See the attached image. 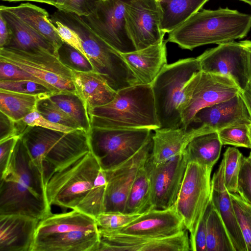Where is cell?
Masks as SVG:
<instances>
[{
    "label": "cell",
    "mask_w": 251,
    "mask_h": 251,
    "mask_svg": "<svg viewBox=\"0 0 251 251\" xmlns=\"http://www.w3.org/2000/svg\"><path fill=\"white\" fill-rule=\"evenodd\" d=\"M100 169L89 151L55 172L45 187L49 204L75 209L93 186Z\"/></svg>",
    "instance_id": "5"
},
{
    "label": "cell",
    "mask_w": 251,
    "mask_h": 251,
    "mask_svg": "<svg viewBox=\"0 0 251 251\" xmlns=\"http://www.w3.org/2000/svg\"><path fill=\"white\" fill-rule=\"evenodd\" d=\"M1 6L48 40L57 53L64 42L54 29L49 14L45 9L30 3H21L16 6Z\"/></svg>",
    "instance_id": "28"
},
{
    "label": "cell",
    "mask_w": 251,
    "mask_h": 251,
    "mask_svg": "<svg viewBox=\"0 0 251 251\" xmlns=\"http://www.w3.org/2000/svg\"><path fill=\"white\" fill-rule=\"evenodd\" d=\"M151 130L91 128L90 151L104 171L114 169L133 156L152 135Z\"/></svg>",
    "instance_id": "6"
},
{
    "label": "cell",
    "mask_w": 251,
    "mask_h": 251,
    "mask_svg": "<svg viewBox=\"0 0 251 251\" xmlns=\"http://www.w3.org/2000/svg\"><path fill=\"white\" fill-rule=\"evenodd\" d=\"M97 230H98V227L95 218L72 209L68 212L51 213L41 220L37 227L35 237L74 231Z\"/></svg>",
    "instance_id": "27"
},
{
    "label": "cell",
    "mask_w": 251,
    "mask_h": 251,
    "mask_svg": "<svg viewBox=\"0 0 251 251\" xmlns=\"http://www.w3.org/2000/svg\"><path fill=\"white\" fill-rule=\"evenodd\" d=\"M21 136H14L0 141V176L5 172L12 152L18 139Z\"/></svg>",
    "instance_id": "50"
},
{
    "label": "cell",
    "mask_w": 251,
    "mask_h": 251,
    "mask_svg": "<svg viewBox=\"0 0 251 251\" xmlns=\"http://www.w3.org/2000/svg\"><path fill=\"white\" fill-rule=\"evenodd\" d=\"M37 110L48 120L74 128H80L78 124L48 97L39 100Z\"/></svg>",
    "instance_id": "39"
},
{
    "label": "cell",
    "mask_w": 251,
    "mask_h": 251,
    "mask_svg": "<svg viewBox=\"0 0 251 251\" xmlns=\"http://www.w3.org/2000/svg\"><path fill=\"white\" fill-rule=\"evenodd\" d=\"M200 71L197 57L166 65L151 84L160 128L181 127L180 106L185 86Z\"/></svg>",
    "instance_id": "4"
},
{
    "label": "cell",
    "mask_w": 251,
    "mask_h": 251,
    "mask_svg": "<svg viewBox=\"0 0 251 251\" xmlns=\"http://www.w3.org/2000/svg\"><path fill=\"white\" fill-rule=\"evenodd\" d=\"M206 251H235L225 224L214 206L207 222Z\"/></svg>",
    "instance_id": "33"
},
{
    "label": "cell",
    "mask_w": 251,
    "mask_h": 251,
    "mask_svg": "<svg viewBox=\"0 0 251 251\" xmlns=\"http://www.w3.org/2000/svg\"><path fill=\"white\" fill-rule=\"evenodd\" d=\"M141 214H131L123 212H104L95 218L98 228L113 230L125 226Z\"/></svg>",
    "instance_id": "41"
},
{
    "label": "cell",
    "mask_w": 251,
    "mask_h": 251,
    "mask_svg": "<svg viewBox=\"0 0 251 251\" xmlns=\"http://www.w3.org/2000/svg\"><path fill=\"white\" fill-rule=\"evenodd\" d=\"M243 154L236 148L228 147L223 155L224 180L229 193H237L238 179Z\"/></svg>",
    "instance_id": "36"
},
{
    "label": "cell",
    "mask_w": 251,
    "mask_h": 251,
    "mask_svg": "<svg viewBox=\"0 0 251 251\" xmlns=\"http://www.w3.org/2000/svg\"><path fill=\"white\" fill-rule=\"evenodd\" d=\"M11 38V31L3 17L0 15V48L4 47Z\"/></svg>",
    "instance_id": "51"
},
{
    "label": "cell",
    "mask_w": 251,
    "mask_h": 251,
    "mask_svg": "<svg viewBox=\"0 0 251 251\" xmlns=\"http://www.w3.org/2000/svg\"><path fill=\"white\" fill-rule=\"evenodd\" d=\"M99 0H65L62 10L87 16L96 9Z\"/></svg>",
    "instance_id": "49"
},
{
    "label": "cell",
    "mask_w": 251,
    "mask_h": 251,
    "mask_svg": "<svg viewBox=\"0 0 251 251\" xmlns=\"http://www.w3.org/2000/svg\"><path fill=\"white\" fill-rule=\"evenodd\" d=\"M193 123L208 133L232 126H249L251 116L240 93L228 100L201 109L194 116Z\"/></svg>",
    "instance_id": "18"
},
{
    "label": "cell",
    "mask_w": 251,
    "mask_h": 251,
    "mask_svg": "<svg viewBox=\"0 0 251 251\" xmlns=\"http://www.w3.org/2000/svg\"><path fill=\"white\" fill-rule=\"evenodd\" d=\"M157 1H158V2H160V1H163V0H156Z\"/></svg>",
    "instance_id": "59"
},
{
    "label": "cell",
    "mask_w": 251,
    "mask_h": 251,
    "mask_svg": "<svg viewBox=\"0 0 251 251\" xmlns=\"http://www.w3.org/2000/svg\"><path fill=\"white\" fill-rule=\"evenodd\" d=\"M152 134L130 158L114 169L104 171L107 181L104 212H124L126 201L134 179L151 152Z\"/></svg>",
    "instance_id": "14"
},
{
    "label": "cell",
    "mask_w": 251,
    "mask_h": 251,
    "mask_svg": "<svg viewBox=\"0 0 251 251\" xmlns=\"http://www.w3.org/2000/svg\"><path fill=\"white\" fill-rule=\"evenodd\" d=\"M44 3L53 5L58 10H62L65 0H44Z\"/></svg>",
    "instance_id": "54"
},
{
    "label": "cell",
    "mask_w": 251,
    "mask_h": 251,
    "mask_svg": "<svg viewBox=\"0 0 251 251\" xmlns=\"http://www.w3.org/2000/svg\"><path fill=\"white\" fill-rule=\"evenodd\" d=\"M127 32L136 50L164 39L161 29L162 12L156 0H129L125 5Z\"/></svg>",
    "instance_id": "12"
},
{
    "label": "cell",
    "mask_w": 251,
    "mask_h": 251,
    "mask_svg": "<svg viewBox=\"0 0 251 251\" xmlns=\"http://www.w3.org/2000/svg\"><path fill=\"white\" fill-rule=\"evenodd\" d=\"M167 42L163 39L141 50L121 53L139 84H151L167 64Z\"/></svg>",
    "instance_id": "21"
},
{
    "label": "cell",
    "mask_w": 251,
    "mask_h": 251,
    "mask_svg": "<svg viewBox=\"0 0 251 251\" xmlns=\"http://www.w3.org/2000/svg\"><path fill=\"white\" fill-rule=\"evenodd\" d=\"M249 157H250V158L251 159V152H250V155H249Z\"/></svg>",
    "instance_id": "58"
},
{
    "label": "cell",
    "mask_w": 251,
    "mask_h": 251,
    "mask_svg": "<svg viewBox=\"0 0 251 251\" xmlns=\"http://www.w3.org/2000/svg\"><path fill=\"white\" fill-rule=\"evenodd\" d=\"M218 133L223 145L251 149L248 125L228 127L219 130Z\"/></svg>",
    "instance_id": "40"
},
{
    "label": "cell",
    "mask_w": 251,
    "mask_h": 251,
    "mask_svg": "<svg viewBox=\"0 0 251 251\" xmlns=\"http://www.w3.org/2000/svg\"><path fill=\"white\" fill-rule=\"evenodd\" d=\"M98 229L100 242L97 251H191L187 229L174 236L153 238Z\"/></svg>",
    "instance_id": "16"
},
{
    "label": "cell",
    "mask_w": 251,
    "mask_h": 251,
    "mask_svg": "<svg viewBox=\"0 0 251 251\" xmlns=\"http://www.w3.org/2000/svg\"><path fill=\"white\" fill-rule=\"evenodd\" d=\"M240 0L244 1V2L248 3L250 5H251V0Z\"/></svg>",
    "instance_id": "57"
},
{
    "label": "cell",
    "mask_w": 251,
    "mask_h": 251,
    "mask_svg": "<svg viewBox=\"0 0 251 251\" xmlns=\"http://www.w3.org/2000/svg\"><path fill=\"white\" fill-rule=\"evenodd\" d=\"M224 160L223 158L211 181V202L219 213L226 228L235 251H247L239 226L230 193L224 180Z\"/></svg>",
    "instance_id": "20"
},
{
    "label": "cell",
    "mask_w": 251,
    "mask_h": 251,
    "mask_svg": "<svg viewBox=\"0 0 251 251\" xmlns=\"http://www.w3.org/2000/svg\"><path fill=\"white\" fill-rule=\"evenodd\" d=\"M230 77L199 71L186 83L180 106L181 127L188 128L201 109L228 100L241 92Z\"/></svg>",
    "instance_id": "7"
},
{
    "label": "cell",
    "mask_w": 251,
    "mask_h": 251,
    "mask_svg": "<svg viewBox=\"0 0 251 251\" xmlns=\"http://www.w3.org/2000/svg\"><path fill=\"white\" fill-rule=\"evenodd\" d=\"M128 0H99L92 14L81 16L100 38L120 53L136 50L126 24L125 5Z\"/></svg>",
    "instance_id": "10"
},
{
    "label": "cell",
    "mask_w": 251,
    "mask_h": 251,
    "mask_svg": "<svg viewBox=\"0 0 251 251\" xmlns=\"http://www.w3.org/2000/svg\"></svg>",
    "instance_id": "60"
},
{
    "label": "cell",
    "mask_w": 251,
    "mask_h": 251,
    "mask_svg": "<svg viewBox=\"0 0 251 251\" xmlns=\"http://www.w3.org/2000/svg\"><path fill=\"white\" fill-rule=\"evenodd\" d=\"M240 94L244 100L251 116V80L246 87L241 91Z\"/></svg>",
    "instance_id": "52"
},
{
    "label": "cell",
    "mask_w": 251,
    "mask_h": 251,
    "mask_svg": "<svg viewBox=\"0 0 251 251\" xmlns=\"http://www.w3.org/2000/svg\"><path fill=\"white\" fill-rule=\"evenodd\" d=\"M222 146L218 131L206 133L192 139L183 154L188 163L213 168L220 157Z\"/></svg>",
    "instance_id": "29"
},
{
    "label": "cell",
    "mask_w": 251,
    "mask_h": 251,
    "mask_svg": "<svg viewBox=\"0 0 251 251\" xmlns=\"http://www.w3.org/2000/svg\"><path fill=\"white\" fill-rule=\"evenodd\" d=\"M89 116L91 128H160L151 84H138L118 90L111 102L94 108Z\"/></svg>",
    "instance_id": "3"
},
{
    "label": "cell",
    "mask_w": 251,
    "mask_h": 251,
    "mask_svg": "<svg viewBox=\"0 0 251 251\" xmlns=\"http://www.w3.org/2000/svg\"><path fill=\"white\" fill-rule=\"evenodd\" d=\"M0 15L11 31L10 39L3 48L25 51L45 50L58 57L54 47L48 40L1 6Z\"/></svg>",
    "instance_id": "26"
},
{
    "label": "cell",
    "mask_w": 251,
    "mask_h": 251,
    "mask_svg": "<svg viewBox=\"0 0 251 251\" xmlns=\"http://www.w3.org/2000/svg\"><path fill=\"white\" fill-rule=\"evenodd\" d=\"M22 120L29 126H37L64 132H71L76 129L53 123L43 117L37 109L28 114Z\"/></svg>",
    "instance_id": "48"
},
{
    "label": "cell",
    "mask_w": 251,
    "mask_h": 251,
    "mask_svg": "<svg viewBox=\"0 0 251 251\" xmlns=\"http://www.w3.org/2000/svg\"><path fill=\"white\" fill-rule=\"evenodd\" d=\"M50 20L52 24L54 29L62 41L79 51L90 61L83 48L81 40L78 34L73 29L60 21L50 18Z\"/></svg>",
    "instance_id": "45"
},
{
    "label": "cell",
    "mask_w": 251,
    "mask_h": 251,
    "mask_svg": "<svg viewBox=\"0 0 251 251\" xmlns=\"http://www.w3.org/2000/svg\"><path fill=\"white\" fill-rule=\"evenodd\" d=\"M46 185L58 171L90 151L88 132H64L27 126L21 136Z\"/></svg>",
    "instance_id": "2"
},
{
    "label": "cell",
    "mask_w": 251,
    "mask_h": 251,
    "mask_svg": "<svg viewBox=\"0 0 251 251\" xmlns=\"http://www.w3.org/2000/svg\"><path fill=\"white\" fill-rule=\"evenodd\" d=\"M235 216L247 247L251 251V204L237 193H230Z\"/></svg>",
    "instance_id": "37"
},
{
    "label": "cell",
    "mask_w": 251,
    "mask_h": 251,
    "mask_svg": "<svg viewBox=\"0 0 251 251\" xmlns=\"http://www.w3.org/2000/svg\"><path fill=\"white\" fill-rule=\"evenodd\" d=\"M249 136L251 144V124L249 125Z\"/></svg>",
    "instance_id": "56"
},
{
    "label": "cell",
    "mask_w": 251,
    "mask_h": 251,
    "mask_svg": "<svg viewBox=\"0 0 251 251\" xmlns=\"http://www.w3.org/2000/svg\"><path fill=\"white\" fill-rule=\"evenodd\" d=\"M251 29V14L227 7L201 9L169 33L168 42L183 49L221 44L245 37Z\"/></svg>",
    "instance_id": "1"
},
{
    "label": "cell",
    "mask_w": 251,
    "mask_h": 251,
    "mask_svg": "<svg viewBox=\"0 0 251 251\" xmlns=\"http://www.w3.org/2000/svg\"><path fill=\"white\" fill-rule=\"evenodd\" d=\"M46 98L0 89V111L19 121L37 109L38 101Z\"/></svg>",
    "instance_id": "31"
},
{
    "label": "cell",
    "mask_w": 251,
    "mask_h": 251,
    "mask_svg": "<svg viewBox=\"0 0 251 251\" xmlns=\"http://www.w3.org/2000/svg\"><path fill=\"white\" fill-rule=\"evenodd\" d=\"M100 242L97 231H74L34 238L31 251H97Z\"/></svg>",
    "instance_id": "23"
},
{
    "label": "cell",
    "mask_w": 251,
    "mask_h": 251,
    "mask_svg": "<svg viewBox=\"0 0 251 251\" xmlns=\"http://www.w3.org/2000/svg\"><path fill=\"white\" fill-rule=\"evenodd\" d=\"M0 89L18 93L37 95L45 98L54 94L45 86L29 80H0Z\"/></svg>",
    "instance_id": "42"
},
{
    "label": "cell",
    "mask_w": 251,
    "mask_h": 251,
    "mask_svg": "<svg viewBox=\"0 0 251 251\" xmlns=\"http://www.w3.org/2000/svg\"><path fill=\"white\" fill-rule=\"evenodd\" d=\"M2 0L10 1V2L20 1H33V2L44 3V0Z\"/></svg>",
    "instance_id": "55"
},
{
    "label": "cell",
    "mask_w": 251,
    "mask_h": 251,
    "mask_svg": "<svg viewBox=\"0 0 251 251\" xmlns=\"http://www.w3.org/2000/svg\"><path fill=\"white\" fill-rule=\"evenodd\" d=\"M186 229L175 204L166 209H151L113 232L153 238L176 235Z\"/></svg>",
    "instance_id": "17"
},
{
    "label": "cell",
    "mask_w": 251,
    "mask_h": 251,
    "mask_svg": "<svg viewBox=\"0 0 251 251\" xmlns=\"http://www.w3.org/2000/svg\"><path fill=\"white\" fill-rule=\"evenodd\" d=\"M40 221L20 215H0V251H31Z\"/></svg>",
    "instance_id": "19"
},
{
    "label": "cell",
    "mask_w": 251,
    "mask_h": 251,
    "mask_svg": "<svg viewBox=\"0 0 251 251\" xmlns=\"http://www.w3.org/2000/svg\"><path fill=\"white\" fill-rule=\"evenodd\" d=\"M57 55L60 60L72 70L94 71L91 62L79 51L65 42L58 50Z\"/></svg>",
    "instance_id": "38"
},
{
    "label": "cell",
    "mask_w": 251,
    "mask_h": 251,
    "mask_svg": "<svg viewBox=\"0 0 251 251\" xmlns=\"http://www.w3.org/2000/svg\"><path fill=\"white\" fill-rule=\"evenodd\" d=\"M152 134L153 146L150 156L158 164L182 154L194 137L206 133L202 126L185 128H158Z\"/></svg>",
    "instance_id": "22"
},
{
    "label": "cell",
    "mask_w": 251,
    "mask_h": 251,
    "mask_svg": "<svg viewBox=\"0 0 251 251\" xmlns=\"http://www.w3.org/2000/svg\"><path fill=\"white\" fill-rule=\"evenodd\" d=\"M187 163L183 153L158 164L149 156L144 167L150 182L152 209H166L175 204Z\"/></svg>",
    "instance_id": "11"
},
{
    "label": "cell",
    "mask_w": 251,
    "mask_h": 251,
    "mask_svg": "<svg viewBox=\"0 0 251 251\" xmlns=\"http://www.w3.org/2000/svg\"><path fill=\"white\" fill-rule=\"evenodd\" d=\"M0 61L15 65L52 86L60 93H76L72 70L50 52L2 48H0Z\"/></svg>",
    "instance_id": "8"
},
{
    "label": "cell",
    "mask_w": 251,
    "mask_h": 251,
    "mask_svg": "<svg viewBox=\"0 0 251 251\" xmlns=\"http://www.w3.org/2000/svg\"><path fill=\"white\" fill-rule=\"evenodd\" d=\"M106 184L105 171L100 169L93 186L75 209L95 219L104 212Z\"/></svg>",
    "instance_id": "35"
},
{
    "label": "cell",
    "mask_w": 251,
    "mask_h": 251,
    "mask_svg": "<svg viewBox=\"0 0 251 251\" xmlns=\"http://www.w3.org/2000/svg\"><path fill=\"white\" fill-rule=\"evenodd\" d=\"M27 126L22 120L14 121L0 111V141L14 136H21Z\"/></svg>",
    "instance_id": "47"
},
{
    "label": "cell",
    "mask_w": 251,
    "mask_h": 251,
    "mask_svg": "<svg viewBox=\"0 0 251 251\" xmlns=\"http://www.w3.org/2000/svg\"><path fill=\"white\" fill-rule=\"evenodd\" d=\"M237 193L251 204V159L249 156H242Z\"/></svg>",
    "instance_id": "44"
},
{
    "label": "cell",
    "mask_w": 251,
    "mask_h": 251,
    "mask_svg": "<svg viewBox=\"0 0 251 251\" xmlns=\"http://www.w3.org/2000/svg\"><path fill=\"white\" fill-rule=\"evenodd\" d=\"M80 128L89 132L91 125L89 114L81 99L76 93H58L50 97Z\"/></svg>",
    "instance_id": "34"
},
{
    "label": "cell",
    "mask_w": 251,
    "mask_h": 251,
    "mask_svg": "<svg viewBox=\"0 0 251 251\" xmlns=\"http://www.w3.org/2000/svg\"><path fill=\"white\" fill-rule=\"evenodd\" d=\"M197 58L200 71L229 76L241 91L250 81L248 51L240 42L219 44L207 50Z\"/></svg>",
    "instance_id": "13"
},
{
    "label": "cell",
    "mask_w": 251,
    "mask_h": 251,
    "mask_svg": "<svg viewBox=\"0 0 251 251\" xmlns=\"http://www.w3.org/2000/svg\"><path fill=\"white\" fill-rule=\"evenodd\" d=\"M212 168L194 162L187 163L175 203L186 229L192 238L211 201Z\"/></svg>",
    "instance_id": "9"
},
{
    "label": "cell",
    "mask_w": 251,
    "mask_h": 251,
    "mask_svg": "<svg viewBox=\"0 0 251 251\" xmlns=\"http://www.w3.org/2000/svg\"><path fill=\"white\" fill-rule=\"evenodd\" d=\"M6 172L17 176L33 193L47 201L43 177L32 161L21 137L16 144L4 173Z\"/></svg>",
    "instance_id": "25"
},
{
    "label": "cell",
    "mask_w": 251,
    "mask_h": 251,
    "mask_svg": "<svg viewBox=\"0 0 251 251\" xmlns=\"http://www.w3.org/2000/svg\"><path fill=\"white\" fill-rule=\"evenodd\" d=\"M213 206L211 200L198 225L194 236L190 239L191 251H206L207 222Z\"/></svg>",
    "instance_id": "46"
},
{
    "label": "cell",
    "mask_w": 251,
    "mask_h": 251,
    "mask_svg": "<svg viewBox=\"0 0 251 251\" xmlns=\"http://www.w3.org/2000/svg\"><path fill=\"white\" fill-rule=\"evenodd\" d=\"M72 73L76 93L83 101L89 115L94 108L105 105L115 98L117 91L99 74L74 70Z\"/></svg>",
    "instance_id": "24"
},
{
    "label": "cell",
    "mask_w": 251,
    "mask_h": 251,
    "mask_svg": "<svg viewBox=\"0 0 251 251\" xmlns=\"http://www.w3.org/2000/svg\"><path fill=\"white\" fill-rule=\"evenodd\" d=\"M29 80L38 83L50 90L54 94L60 92L45 82L25 72L15 65L0 61V80Z\"/></svg>",
    "instance_id": "43"
},
{
    "label": "cell",
    "mask_w": 251,
    "mask_h": 251,
    "mask_svg": "<svg viewBox=\"0 0 251 251\" xmlns=\"http://www.w3.org/2000/svg\"><path fill=\"white\" fill-rule=\"evenodd\" d=\"M151 209L150 182L143 166L139 171L129 191L124 212L142 214Z\"/></svg>",
    "instance_id": "32"
},
{
    "label": "cell",
    "mask_w": 251,
    "mask_h": 251,
    "mask_svg": "<svg viewBox=\"0 0 251 251\" xmlns=\"http://www.w3.org/2000/svg\"><path fill=\"white\" fill-rule=\"evenodd\" d=\"M240 43L246 49L248 53V67L249 72L251 80V40H243Z\"/></svg>",
    "instance_id": "53"
},
{
    "label": "cell",
    "mask_w": 251,
    "mask_h": 251,
    "mask_svg": "<svg viewBox=\"0 0 251 251\" xmlns=\"http://www.w3.org/2000/svg\"><path fill=\"white\" fill-rule=\"evenodd\" d=\"M51 213L48 201L17 176L7 172L0 176V215H20L41 220Z\"/></svg>",
    "instance_id": "15"
},
{
    "label": "cell",
    "mask_w": 251,
    "mask_h": 251,
    "mask_svg": "<svg viewBox=\"0 0 251 251\" xmlns=\"http://www.w3.org/2000/svg\"><path fill=\"white\" fill-rule=\"evenodd\" d=\"M208 0H164L159 2L161 29L169 33L201 10Z\"/></svg>",
    "instance_id": "30"
}]
</instances>
